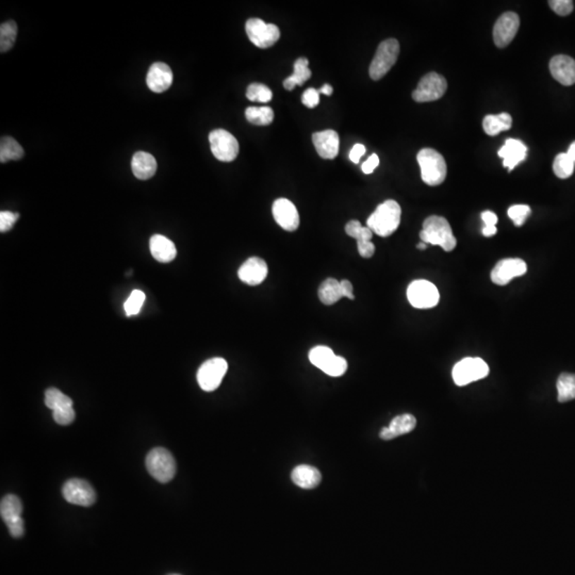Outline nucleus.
<instances>
[{
	"label": "nucleus",
	"mask_w": 575,
	"mask_h": 575,
	"mask_svg": "<svg viewBox=\"0 0 575 575\" xmlns=\"http://www.w3.org/2000/svg\"><path fill=\"white\" fill-rule=\"evenodd\" d=\"M378 164H380V158H378L377 155L373 154L371 155L369 158H368V160L366 161L365 163H363L361 169H363V173L369 175V174L373 173L374 169L378 167Z\"/></svg>",
	"instance_id": "46"
},
{
	"label": "nucleus",
	"mask_w": 575,
	"mask_h": 575,
	"mask_svg": "<svg viewBox=\"0 0 575 575\" xmlns=\"http://www.w3.org/2000/svg\"><path fill=\"white\" fill-rule=\"evenodd\" d=\"M482 220L484 221L486 226H496L498 223V217L492 211H484L482 212Z\"/></svg>",
	"instance_id": "49"
},
{
	"label": "nucleus",
	"mask_w": 575,
	"mask_h": 575,
	"mask_svg": "<svg viewBox=\"0 0 575 575\" xmlns=\"http://www.w3.org/2000/svg\"><path fill=\"white\" fill-rule=\"evenodd\" d=\"M448 82L444 76L435 72L426 74L420 80L417 89L413 91V98L417 103H430L438 101L446 94Z\"/></svg>",
	"instance_id": "11"
},
{
	"label": "nucleus",
	"mask_w": 575,
	"mask_h": 575,
	"mask_svg": "<svg viewBox=\"0 0 575 575\" xmlns=\"http://www.w3.org/2000/svg\"><path fill=\"white\" fill-rule=\"evenodd\" d=\"M558 402L566 403L575 399V374L562 373L557 380Z\"/></svg>",
	"instance_id": "30"
},
{
	"label": "nucleus",
	"mask_w": 575,
	"mask_h": 575,
	"mask_svg": "<svg viewBox=\"0 0 575 575\" xmlns=\"http://www.w3.org/2000/svg\"><path fill=\"white\" fill-rule=\"evenodd\" d=\"M489 374L487 363L479 357L465 358L455 365L453 380L457 386H465L477 380H483Z\"/></svg>",
	"instance_id": "7"
},
{
	"label": "nucleus",
	"mask_w": 575,
	"mask_h": 575,
	"mask_svg": "<svg viewBox=\"0 0 575 575\" xmlns=\"http://www.w3.org/2000/svg\"><path fill=\"white\" fill-rule=\"evenodd\" d=\"M550 72L556 82L564 86L575 84V60L566 55H557L550 61Z\"/></svg>",
	"instance_id": "19"
},
{
	"label": "nucleus",
	"mask_w": 575,
	"mask_h": 575,
	"mask_svg": "<svg viewBox=\"0 0 575 575\" xmlns=\"http://www.w3.org/2000/svg\"><path fill=\"white\" fill-rule=\"evenodd\" d=\"M318 299L324 305L332 306L338 303L343 297L340 281L335 278H328L321 283L318 291Z\"/></svg>",
	"instance_id": "27"
},
{
	"label": "nucleus",
	"mask_w": 575,
	"mask_h": 575,
	"mask_svg": "<svg viewBox=\"0 0 575 575\" xmlns=\"http://www.w3.org/2000/svg\"><path fill=\"white\" fill-rule=\"evenodd\" d=\"M18 218H20L18 213L11 212V211H1L0 212V231L7 233V231H11Z\"/></svg>",
	"instance_id": "42"
},
{
	"label": "nucleus",
	"mask_w": 575,
	"mask_h": 575,
	"mask_svg": "<svg viewBox=\"0 0 575 575\" xmlns=\"http://www.w3.org/2000/svg\"><path fill=\"white\" fill-rule=\"evenodd\" d=\"M332 92H334V90H332V86H330V84H324V86L318 90L320 94L328 95V96H330Z\"/></svg>",
	"instance_id": "51"
},
{
	"label": "nucleus",
	"mask_w": 575,
	"mask_h": 575,
	"mask_svg": "<svg viewBox=\"0 0 575 575\" xmlns=\"http://www.w3.org/2000/svg\"><path fill=\"white\" fill-rule=\"evenodd\" d=\"M407 299L413 307L418 309H429L438 305L440 295L434 283L419 279L409 285L407 289Z\"/></svg>",
	"instance_id": "8"
},
{
	"label": "nucleus",
	"mask_w": 575,
	"mask_h": 575,
	"mask_svg": "<svg viewBox=\"0 0 575 575\" xmlns=\"http://www.w3.org/2000/svg\"><path fill=\"white\" fill-rule=\"evenodd\" d=\"M512 126V115L503 112L498 115H486L483 121V128L488 136H498L502 131L510 130Z\"/></svg>",
	"instance_id": "28"
},
{
	"label": "nucleus",
	"mask_w": 575,
	"mask_h": 575,
	"mask_svg": "<svg viewBox=\"0 0 575 575\" xmlns=\"http://www.w3.org/2000/svg\"><path fill=\"white\" fill-rule=\"evenodd\" d=\"M131 169L132 173L138 179L148 181L156 174V159L150 153H136L132 157Z\"/></svg>",
	"instance_id": "24"
},
{
	"label": "nucleus",
	"mask_w": 575,
	"mask_h": 575,
	"mask_svg": "<svg viewBox=\"0 0 575 575\" xmlns=\"http://www.w3.org/2000/svg\"><path fill=\"white\" fill-rule=\"evenodd\" d=\"M527 272L524 260L519 258H508L500 260L491 271L492 283L498 285H506L516 277L523 276Z\"/></svg>",
	"instance_id": "15"
},
{
	"label": "nucleus",
	"mask_w": 575,
	"mask_h": 575,
	"mask_svg": "<svg viewBox=\"0 0 575 575\" xmlns=\"http://www.w3.org/2000/svg\"><path fill=\"white\" fill-rule=\"evenodd\" d=\"M22 504L18 496L8 494L0 503V515L7 524L10 535L14 538L22 537L25 533L22 518Z\"/></svg>",
	"instance_id": "10"
},
{
	"label": "nucleus",
	"mask_w": 575,
	"mask_h": 575,
	"mask_svg": "<svg viewBox=\"0 0 575 575\" xmlns=\"http://www.w3.org/2000/svg\"><path fill=\"white\" fill-rule=\"evenodd\" d=\"M302 103L307 108H316L320 103V93L316 89L310 88L304 92Z\"/></svg>",
	"instance_id": "44"
},
{
	"label": "nucleus",
	"mask_w": 575,
	"mask_h": 575,
	"mask_svg": "<svg viewBox=\"0 0 575 575\" xmlns=\"http://www.w3.org/2000/svg\"><path fill=\"white\" fill-rule=\"evenodd\" d=\"M567 154H568V156L570 157V158L575 162V141L572 143V144H571L570 146H569V150L568 152H567Z\"/></svg>",
	"instance_id": "52"
},
{
	"label": "nucleus",
	"mask_w": 575,
	"mask_h": 575,
	"mask_svg": "<svg viewBox=\"0 0 575 575\" xmlns=\"http://www.w3.org/2000/svg\"><path fill=\"white\" fill-rule=\"evenodd\" d=\"M246 119L258 126H268L274 119V111L270 107H248L245 111Z\"/></svg>",
	"instance_id": "31"
},
{
	"label": "nucleus",
	"mask_w": 575,
	"mask_h": 575,
	"mask_svg": "<svg viewBox=\"0 0 575 575\" xmlns=\"http://www.w3.org/2000/svg\"><path fill=\"white\" fill-rule=\"evenodd\" d=\"M64 498L74 505H93L96 500V493L92 486L84 479H72L64 484L62 489Z\"/></svg>",
	"instance_id": "13"
},
{
	"label": "nucleus",
	"mask_w": 575,
	"mask_h": 575,
	"mask_svg": "<svg viewBox=\"0 0 575 575\" xmlns=\"http://www.w3.org/2000/svg\"><path fill=\"white\" fill-rule=\"evenodd\" d=\"M75 417L76 413L73 407H66V408L53 411V420L60 425H70V423H73Z\"/></svg>",
	"instance_id": "41"
},
{
	"label": "nucleus",
	"mask_w": 575,
	"mask_h": 575,
	"mask_svg": "<svg viewBox=\"0 0 575 575\" xmlns=\"http://www.w3.org/2000/svg\"><path fill=\"white\" fill-rule=\"evenodd\" d=\"M150 253L157 261L167 264L177 256V248L173 241L162 235H154L150 241Z\"/></svg>",
	"instance_id": "23"
},
{
	"label": "nucleus",
	"mask_w": 575,
	"mask_h": 575,
	"mask_svg": "<svg viewBox=\"0 0 575 575\" xmlns=\"http://www.w3.org/2000/svg\"><path fill=\"white\" fill-rule=\"evenodd\" d=\"M402 209L400 205L393 200H388L378 205L367 221L368 227L373 233L380 237L386 238L392 235L401 224Z\"/></svg>",
	"instance_id": "1"
},
{
	"label": "nucleus",
	"mask_w": 575,
	"mask_h": 575,
	"mask_svg": "<svg viewBox=\"0 0 575 575\" xmlns=\"http://www.w3.org/2000/svg\"><path fill=\"white\" fill-rule=\"evenodd\" d=\"M209 142L213 156L223 162H231L239 154V143L227 130H213L209 134Z\"/></svg>",
	"instance_id": "9"
},
{
	"label": "nucleus",
	"mask_w": 575,
	"mask_h": 575,
	"mask_svg": "<svg viewBox=\"0 0 575 575\" xmlns=\"http://www.w3.org/2000/svg\"><path fill=\"white\" fill-rule=\"evenodd\" d=\"M310 77L311 70H309V61L306 58H299L295 61L292 75L283 82V88L288 91H292L297 86H303Z\"/></svg>",
	"instance_id": "26"
},
{
	"label": "nucleus",
	"mask_w": 575,
	"mask_h": 575,
	"mask_svg": "<svg viewBox=\"0 0 575 575\" xmlns=\"http://www.w3.org/2000/svg\"><path fill=\"white\" fill-rule=\"evenodd\" d=\"M169 575H181V574H176V573H173V574H169Z\"/></svg>",
	"instance_id": "54"
},
{
	"label": "nucleus",
	"mask_w": 575,
	"mask_h": 575,
	"mask_svg": "<svg viewBox=\"0 0 575 575\" xmlns=\"http://www.w3.org/2000/svg\"><path fill=\"white\" fill-rule=\"evenodd\" d=\"M520 27V18L515 12L503 13L493 27L494 44L498 49H505L510 44L518 33Z\"/></svg>",
	"instance_id": "14"
},
{
	"label": "nucleus",
	"mask_w": 575,
	"mask_h": 575,
	"mask_svg": "<svg viewBox=\"0 0 575 575\" xmlns=\"http://www.w3.org/2000/svg\"><path fill=\"white\" fill-rule=\"evenodd\" d=\"M531 212V208L527 205H514L508 209V217L517 227H521L526 222Z\"/></svg>",
	"instance_id": "39"
},
{
	"label": "nucleus",
	"mask_w": 575,
	"mask_h": 575,
	"mask_svg": "<svg viewBox=\"0 0 575 575\" xmlns=\"http://www.w3.org/2000/svg\"><path fill=\"white\" fill-rule=\"evenodd\" d=\"M45 405L51 411H59L66 407H73L74 402L70 396L59 389L49 388L45 391Z\"/></svg>",
	"instance_id": "32"
},
{
	"label": "nucleus",
	"mask_w": 575,
	"mask_h": 575,
	"mask_svg": "<svg viewBox=\"0 0 575 575\" xmlns=\"http://www.w3.org/2000/svg\"><path fill=\"white\" fill-rule=\"evenodd\" d=\"M347 361L345 358L341 356H335L334 359L330 361V365L324 369V373L328 375L332 376V377H339L342 376L345 372L347 371Z\"/></svg>",
	"instance_id": "40"
},
{
	"label": "nucleus",
	"mask_w": 575,
	"mask_h": 575,
	"mask_svg": "<svg viewBox=\"0 0 575 575\" xmlns=\"http://www.w3.org/2000/svg\"><path fill=\"white\" fill-rule=\"evenodd\" d=\"M340 285L343 297H347V299H355V295H354L353 291V285H351V281L344 279V280L340 281Z\"/></svg>",
	"instance_id": "48"
},
{
	"label": "nucleus",
	"mask_w": 575,
	"mask_h": 575,
	"mask_svg": "<svg viewBox=\"0 0 575 575\" xmlns=\"http://www.w3.org/2000/svg\"><path fill=\"white\" fill-rule=\"evenodd\" d=\"M417 247L421 250H426V248H427V244L424 243V242H420V243L418 244Z\"/></svg>",
	"instance_id": "53"
},
{
	"label": "nucleus",
	"mask_w": 575,
	"mask_h": 575,
	"mask_svg": "<svg viewBox=\"0 0 575 575\" xmlns=\"http://www.w3.org/2000/svg\"><path fill=\"white\" fill-rule=\"evenodd\" d=\"M420 239L424 243L440 246L446 252H452L457 245L450 223L438 215H430L425 219L423 229L420 231Z\"/></svg>",
	"instance_id": "2"
},
{
	"label": "nucleus",
	"mask_w": 575,
	"mask_h": 575,
	"mask_svg": "<svg viewBox=\"0 0 575 575\" xmlns=\"http://www.w3.org/2000/svg\"><path fill=\"white\" fill-rule=\"evenodd\" d=\"M496 231H498V229H496V226H486L484 227L483 235L488 238L492 237V235H496Z\"/></svg>",
	"instance_id": "50"
},
{
	"label": "nucleus",
	"mask_w": 575,
	"mask_h": 575,
	"mask_svg": "<svg viewBox=\"0 0 575 575\" xmlns=\"http://www.w3.org/2000/svg\"><path fill=\"white\" fill-rule=\"evenodd\" d=\"M417 425V419L413 415L405 413L398 415L390 422L389 426L380 430V437L382 440H392L400 436L411 433Z\"/></svg>",
	"instance_id": "22"
},
{
	"label": "nucleus",
	"mask_w": 575,
	"mask_h": 575,
	"mask_svg": "<svg viewBox=\"0 0 575 575\" xmlns=\"http://www.w3.org/2000/svg\"><path fill=\"white\" fill-rule=\"evenodd\" d=\"M18 26L14 20L5 22L0 26V51L7 53L15 43Z\"/></svg>",
	"instance_id": "34"
},
{
	"label": "nucleus",
	"mask_w": 575,
	"mask_h": 575,
	"mask_svg": "<svg viewBox=\"0 0 575 575\" xmlns=\"http://www.w3.org/2000/svg\"><path fill=\"white\" fill-rule=\"evenodd\" d=\"M309 361L314 367L324 371L326 367L330 365V361L335 358V353L332 349L324 345H318L314 347L309 351Z\"/></svg>",
	"instance_id": "33"
},
{
	"label": "nucleus",
	"mask_w": 575,
	"mask_h": 575,
	"mask_svg": "<svg viewBox=\"0 0 575 575\" xmlns=\"http://www.w3.org/2000/svg\"><path fill=\"white\" fill-rule=\"evenodd\" d=\"M146 468L157 481L162 484L169 483L176 474L175 458L167 448H154L146 457Z\"/></svg>",
	"instance_id": "5"
},
{
	"label": "nucleus",
	"mask_w": 575,
	"mask_h": 575,
	"mask_svg": "<svg viewBox=\"0 0 575 575\" xmlns=\"http://www.w3.org/2000/svg\"><path fill=\"white\" fill-rule=\"evenodd\" d=\"M268 264L259 257L248 258L240 266L238 276L240 280L248 285H258L266 280L268 276Z\"/></svg>",
	"instance_id": "17"
},
{
	"label": "nucleus",
	"mask_w": 575,
	"mask_h": 575,
	"mask_svg": "<svg viewBox=\"0 0 575 575\" xmlns=\"http://www.w3.org/2000/svg\"><path fill=\"white\" fill-rule=\"evenodd\" d=\"M245 29L250 42L259 49H269L280 38V30L276 25L266 24L260 18H250Z\"/></svg>",
	"instance_id": "12"
},
{
	"label": "nucleus",
	"mask_w": 575,
	"mask_h": 575,
	"mask_svg": "<svg viewBox=\"0 0 575 575\" xmlns=\"http://www.w3.org/2000/svg\"><path fill=\"white\" fill-rule=\"evenodd\" d=\"M146 84L148 89L155 93H162L169 90L173 84V72L167 64L156 62L148 70Z\"/></svg>",
	"instance_id": "20"
},
{
	"label": "nucleus",
	"mask_w": 575,
	"mask_h": 575,
	"mask_svg": "<svg viewBox=\"0 0 575 575\" xmlns=\"http://www.w3.org/2000/svg\"><path fill=\"white\" fill-rule=\"evenodd\" d=\"M358 252L363 258H372L375 253V245L372 241L357 242Z\"/></svg>",
	"instance_id": "45"
},
{
	"label": "nucleus",
	"mask_w": 575,
	"mask_h": 575,
	"mask_svg": "<svg viewBox=\"0 0 575 575\" xmlns=\"http://www.w3.org/2000/svg\"><path fill=\"white\" fill-rule=\"evenodd\" d=\"M312 142L318 156L323 159H335L339 154L340 138L335 130L328 129L312 134Z\"/></svg>",
	"instance_id": "18"
},
{
	"label": "nucleus",
	"mask_w": 575,
	"mask_h": 575,
	"mask_svg": "<svg viewBox=\"0 0 575 575\" xmlns=\"http://www.w3.org/2000/svg\"><path fill=\"white\" fill-rule=\"evenodd\" d=\"M575 162L567 153L558 154L554 159L553 171L560 179H567L572 176L574 172Z\"/></svg>",
	"instance_id": "35"
},
{
	"label": "nucleus",
	"mask_w": 575,
	"mask_h": 575,
	"mask_svg": "<svg viewBox=\"0 0 575 575\" xmlns=\"http://www.w3.org/2000/svg\"><path fill=\"white\" fill-rule=\"evenodd\" d=\"M291 479L297 487L303 488V489H314L320 485L322 474L316 467L301 465L293 469Z\"/></svg>",
	"instance_id": "25"
},
{
	"label": "nucleus",
	"mask_w": 575,
	"mask_h": 575,
	"mask_svg": "<svg viewBox=\"0 0 575 575\" xmlns=\"http://www.w3.org/2000/svg\"><path fill=\"white\" fill-rule=\"evenodd\" d=\"M527 148L524 143L516 138L506 140L505 146L498 150V155L503 158V164L508 167V171H512L519 163L526 158Z\"/></svg>",
	"instance_id": "21"
},
{
	"label": "nucleus",
	"mask_w": 575,
	"mask_h": 575,
	"mask_svg": "<svg viewBox=\"0 0 575 575\" xmlns=\"http://www.w3.org/2000/svg\"><path fill=\"white\" fill-rule=\"evenodd\" d=\"M399 55H400V44L395 39H388L380 43L370 64V77L375 82L385 77L398 61Z\"/></svg>",
	"instance_id": "4"
},
{
	"label": "nucleus",
	"mask_w": 575,
	"mask_h": 575,
	"mask_svg": "<svg viewBox=\"0 0 575 575\" xmlns=\"http://www.w3.org/2000/svg\"><path fill=\"white\" fill-rule=\"evenodd\" d=\"M146 302V295L141 290L132 291L127 301L124 304L126 316H136L142 309L143 304Z\"/></svg>",
	"instance_id": "38"
},
{
	"label": "nucleus",
	"mask_w": 575,
	"mask_h": 575,
	"mask_svg": "<svg viewBox=\"0 0 575 575\" xmlns=\"http://www.w3.org/2000/svg\"><path fill=\"white\" fill-rule=\"evenodd\" d=\"M345 233L357 242L372 241L373 231L369 227H363L359 221L351 220L345 225Z\"/></svg>",
	"instance_id": "36"
},
{
	"label": "nucleus",
	"mask_w": 575,
	"mask_h": 575,
	"mask_svg": "<svg viewBox=\"0 0 575 575\" xmlns=\"http://www.w3.org/2000/svg\"><path fill=\"white\" fill-rule=\"evenodd\" d=\"M246 97L250 101L266 103L272 101L273 93L266 84H252L246 90Z\"/></svg>",
	"instance_id": "37"
},
{
	"label": "nucleus",
	"mask_w": 575,
	"mask_h": 575,
	"mask_svg": "<svg viewBox=\"0 0 575 575\" xmlns=\"http://www.w3.org/2000/svg\"><path fill=\"white\" fill-rule=\"evenodd\" d=\"M549 5L557 15L567 16L573 11V1L571 0H551Z\"/></svg>",
	"instance_id": "43"
},
{
	"label": "nucleus",
	"mask_w": 575,
	"mask_h": 575,
	"mask_svg": "<svg viewBox=\"0 0 575 575\" xmlns=\"http://www.w3.org/2000/svg\"><path fill=\"white\" fill-rule=\"evenodd\" d=\"M273 217L277 224L287 231H295L299 226V214L297 207L287 198L275 200L272 208Z\"/></svg>",
	"instance_id": "16"
},
{
	"label": "nucleus",
	"mask_w": 575,
	"mask_h": 575,
	"mask_svg": "<svg viewBox=\"0 0 575 575\" xmlns=\"http://www.w3.org/2000/svg\"><path fill=\"white\" fill-rule=\"evenodd\" d=\"M422 181L430 187L441 185L446 181L448 167L444 156L433 148H423L417 156Z\"/></svg>",
	"instance_id": "3"
},
{
	"label": "nucleus",
	"mask_w": 575,
	"mask_h": 575,
	"mask_svg": "<svg viewBox=\"0 0 575 575\" xmlns=\"http://www.w3.org/2000/svg\"><path fill=\"white\" fill-rule=\"evenodd\" d=\"M228 371V363L224 358L214 357L205 361L198 371V382L206 392L217 390Z\"/></svg>",
	"instance_id": "6"
},
{
	"label": "nucleus",
	"mask_w": 575,
	"mask_h": 575,
	"mask_svg": "<svg viewBox=\"0 0 575 575\" xmlns=\"http://www.w3.org/2000/svg\"><path fill=\"white\" fill-rule=\"evenodd\" d=\"M366 154V146H363V144H356V146H353V148L351 150V153H349V159H351V162L359 163L361 161V157Z\"/></svg>",
	"instance_id": "47"
},
{
	"label": "nucleus",
	"mask_w": 575,
	"mask_h": 575,
	"mask_svg": "<svg viewBox=\"0 0 575 575\" xmlns=\"http://www.w3.org/2000/svg\"><path fill=\"white\" fill-rule=\"evenodd\" d=\"M24 157V150L20 143L11 136H3L0 142V162L7 163L12 160H20Z\"/></svg>",
	"instance_id": "29"
}]
</instances>
